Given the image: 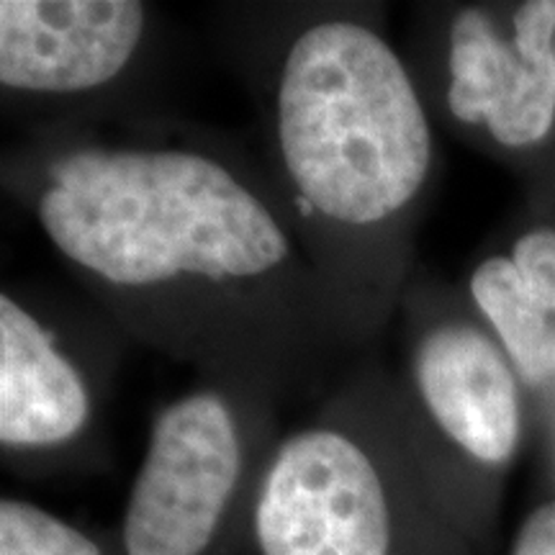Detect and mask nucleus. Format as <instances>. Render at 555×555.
<instances>
[{
    "label": "nucleus",
    "instance_id": "1",
    "mask_svg": "<svg viewBox=\"0 0 555 555\" xmlns=\"http://www.w3.org/2000/svg\"><path fill=\"white\" fill-rule=\"evenodd\" d=\"M3 193L131 343L278 404L327 393L365 356L260 155L155 114L18 137Z\"/></svg>",
    "mask_w": 555,
    "mask_h": 555
},
{
    "label": "nucleus",
    "instance_id": "2",
    "mask_svg": "<svg viewBox=\"0 0 555 555\" xmlns=\"http://www.w3.org/2000/svg\"><path fill=\"white\" fill-rule=\"evenodd\" d=\"M384 21L386 5L356 0L217 5L270 183L365 356L397 319L440 163Z\"/></svg>",
    "mask_w": 555,
    "mask_h": 555
},
{
    "label": "nucleus",
    "instance_id": "3",
    "mask_svg": "<svg viewBox=\"0 0 555 555\" xmlns=\"http://www.w3.org/2000/svg\"><path fill=\"white\" fill-rule=\"evenodd\" d=\"M260 555H468L409 450L391 367L363 356L278 437L253 502Z\"/></svg>",
    "mask_w": 555,
    "mask_h": 555
},
{
    "label": "nucleus",
    "instance_id": "4",
    "mask_svg": "<svg viewBox=\"0 0 555 555\" xmlns=\"http://www.w3.org/2000/svg\"><path fill=\"white\" fill-rule=\"evenodd\" d=\"M391 371L409 450L457 530L481 540L499 481L522 450L530 391L463 291L416 262L399 311Z\"/></svg>",
    "mask_w": 555,
    "mask_h": 555
},
{
    "label": "nucleus",
    "instance_id": "5",
    "mask_svg": "<svg viewBox=\"0 0 555 555\" xmlns=\"http://www.w3.org/2000/svg\"><path fill=\"white\" fill-rule=\"evenodd\" d=\"M165 13L142 0H0V108L21 137L165 114Z\"/></svg>",
    "mask_w": 555,
    "mask_h": 555
},
{
    "label": "nucleus",
    "instance_id": "6",
    "mask_svg": "<svg viewBox=\"0 0 555 555\" xmlns=\"http://www.w3.org/2000/svg\"><path fill=\"white\" fill-rule=\"evenodd\" d=\"M555 0L416 3L404 57L435 127L543 183L555 152Z\"/></svg>",
    "mask_w": 555,
    "mask_h": 555
},
{
    "label": "nucleus",
    "instance_id": "7",
    "mask_svg": "<svg viewBox=\"0 0 555 555\" xmlns=\"http://www.w3.org/2000/svg\"><path fill=\"white\" fill-rule=\"evenodd\" d=\"M281 404L255 388L198 378L159 406L131 483L119 555H219L253 502L278 442Z\"/></svg>",
    "mask_w": 555,
    "mask_h": 555
},
{
    "label": "nucleus",
    "instance_id": "8",
    "mask_svg": "<svg viewBox=\"0 0 555 555\" xmlns=\"http://www.w3.org/2000/svg\"><path fill=\"white\" fill-rule=\"evenodd\" d=\"M129 335L90 298L39 283L0 291V450L50 466L95 450Z\"/></svg>",
    "mask_w": 555,
    "mask_h": 555
},
{
    "label": "nucleus",
    "instance_id": "9",
    "mask_svg": "<svg viewBox=\"0 0 555 555\" xmlns=\"http://www.w3.org/2000/svg\"><path fill=\"white\" fill-rule=\"evenodd\" d=\"M463 296L502 345L535 406L543 404L555 391V317L530 296L506 253L476 260Z\"/></svg>",
    "mask_w": 555,
    "mask_h": 555
},
{
    "label": "nucleus",
    "instance_id": "10",
    "mask_svg": "<svg viewBox=\"0 0 555 555\" xmlns=\"http://www.w3.org/2000/svg\"><path fill=\"white\" fill-rule=\"evenodd\" d=\"M0 555H106V547L44 506L5 496L0 502Z\"/></svg>",
    "mask_w": 555,
    "mask_h": 555
},
{
    "label": "nucleus",
    "instance_id": "11",
    "mask_svg": "<svg viewBox=\"0 0 555 555\" xmlns=\"http://www.w3.org/2000/svg\"><path fill=\"white\" fill-rule=\"evenodd\" d=\"M504 253L530 296L555 317V211L535 208V217L512 234Z\"/></svg>",
    "mask_w": 555,
    "mask_h": 555
},
{
    "label": "nucleus",
    "instance_id": "12",
    "mask_svg": "<svg viewBox=\"0 0 555 555\" xmlns=\"http://www.w3.org/2000/svg\"><path fill=\"white\" fill-rule=\"evenodd\" d=\"M553 54H555V44H553ZM553 172H555V152H553V159H551V168H547V172H545V178H543V183H540V185H538V191H535V193H532V196H538V193H540V191H543L547 183H551Z\"/></svg>",
    "mask_w": 555,
    "mask_h": 555
}]
</instances>
